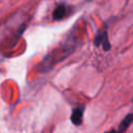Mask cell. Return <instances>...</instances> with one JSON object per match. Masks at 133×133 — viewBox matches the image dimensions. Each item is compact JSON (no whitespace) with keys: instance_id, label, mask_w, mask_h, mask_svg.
Here are the masks:
<instances>
[{"instance_id":"obj_3","label":"cell","mask_w":133,"mask_h":133,"mask_svg":"<svg viewBox=\"0 0 133 133\" xmlns=\"http://www.w3.org/2000/svg\"><path fill=\"white\" fill-rule=\"evenodd\" d=\"M83 112H84V106L83 105H79V106H77L76 108L73 109V112L71 114V121L74 125L80 126L82 124Z\"/></svg>"},{"instance_id":"obj_6","label":"cell","mask_w":133,"mask_h":133,"mask_svg":"<svg viewBox=\"0 0 133 133\" xmlns=\"http://www.w3.org/2000/svg\"><path fill=\"white\" fill-rule=\"evenodd\" d=\"M86 1H88V2H89V1H92V0H86Z\"/></svg>"},{"instance_id":"obj_4","label":"cell","mask_w":133,"mask_h":133,"mask_svg":"<svg viewBox=\"0 0 133 133\" xmlns=\"http://www.w3.org/2000/svg\"><path fill=\"white\" fill-rule=\"evenodd\" d=\"M133 122V113H129L127 114L124 119L121 122V124L118 125V128H117V132L118 133H125L127 131V129L130 127L131 123Z\"/></svg>"},{"instance_id":"obj_2","label":"cell","mask_w":133,"mask_h":133,"mask_svg":"<svg viewBox=\"0 0 133 133\" xmlns=\"http://www.w3.org/2000/svg\"><path fill=\"white\" fill-rule=\"evenodd\" d=\"M69 9H70V6H68L66 4H64V3L58 4L52 12V19L54 21H60V20L64 19L68 16Z\"/></svg>"},{"instance_id":"obj_1","label":"cell","mask_w":133,"mask_h":133,"mask_svg":"<svg viewBox=\"0 0 133 133\" xmlns=\"http://www.w3.org/2000/svg\"><path fill=\"white\" fill-rule=\"evenodd\" d=\"M95 45L96 46H101L105 51H108L110 49V44L108 41V35H107V30L104 29L102 31H99L98 34L95 37Z\"/></svg>"},{"instance_id":"obj_5","label":"cell","mask_w":133,"mask_h":133,"mask_svg":"<svg viewBox=\"0 0 133 133\" xmlns=\"http://www.w3.org/2000/svg\"><path fill=\"white\" fill-rule=\"evenodd\" d=\"M105 133H118V132H117V130H110V131H107Z\"/></svg>"}]
</instances>
